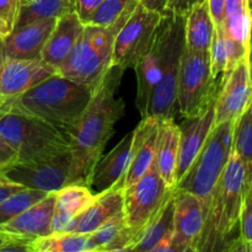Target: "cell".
I'll return each instance as SVG.
<instances>
[{"mask_svg":"<svg viewBox=\"0 0 252 252\" xmlns=\"http://www.w3.org/2000/svg\"><path fill=\"white\" fill-rule=\"evenodd\" d=\"M221 86L214 101V126L235 121L243 113L252 96L249 54L233 70L221 78Z\"/></svg>","mask_w":252,"mask_h":252,"instance_id":"cell-12","label":"cell"},{"mask_svg":"<svg viewBox=\"0 0 252 252\" xmlns=\"http://www.w3.org/2000/svg\"><path fill=\"white\" fill-rule=\"evenodd\" d=\"M36 252H95L89 234L61 231L36 239L32 243Z\"/></svg>","mask_w":252,"mask_h":252,"instance_id":"cell-31","label":"cell"},{"mask_svg":"<svg viewBox=\"0 0 252 252\" xmlns=\"http://www.w3.org/2000/svg\"><path fill=\"white\" fill-rule=\"evenodd\" d=\"M73 10H75V0H33L21 6L16 27L44 19H59Z\"/></svg>","mask_w":252,"mask_h":252,"instance_id":"cell-32","label":"cell"},{"mask_svg":"<svg viewBox=\"0 0 252 252\" xmlns=\"http://www.w3.org/2000/svg\"><path fill=\"white\" fill-rule=\"evenodd\" d=\"M218 84L212 74L209 52L184 47L177 79V108L182 117L194 118L216 101Z\"/></svg>","mask_w":252,"mask_h":252,"instance_id":"cell-7","label":"cell"},{"mask_svg":"<svg viewBox=\"0 0 252 252\" xmlns=\"http://www.w3.org/2000/svg\"><path fill=\"white\" fill-rule=\"evenodd\" d=\"M47 194V192L38 189H22L5 198L0 202V226L41 201Z\"/></svg>","mask_w":252,"mask_h":252,"instance_id":"cell-34","label":"cell"},{"mask_svg":"<svg viewBox=\"0 0 252 252\" xmlns=\"http://www.w3.org/2000/svg\"><path fill=\"white\" fill-rule=\"evenodd\" d=\"M132 144L133 132H130L103 159L98 160L89 186L94 194L102 193L116 184L123 189L122 182L132 158Z\"/></svg>","mask_w":252,"mask_h":252,"instance_id":"cell-19","label":"cell"},{"mask_svg":"<svg viewBox=\"0 0 252 252\" xmlns=\"http://www.w3.org/2000/svg\"><path fill=\"white\" fill-rule=\"evenodd\" d=\"M180 149V126L174 120L160 121L154 165L165 184L176 189V169Z\"/></svg>","mask_w":252,"mask_h":252,"instance_id":"cell-23","label":"cell"},{"mask_svg":"<svg viewBox=\"0 0 252 252\" xmlns=\"http://www.w3.org/2000/svg\"><path fill=\"white\" fill-rule=\"evenodd\" d=\"M25 189L21 185L17 184H4L0 185V202L4 201L5 198H7L9 196H11L15 192L20 191V189Z\"/></svg>","mask_w":252,"mask_h":252,"instance_id":"cell-45","label":"cell"},{"mask_svg":"<svg viewBox=\"0 0 252 252\" xmlns=\"http://www.w3.org/2000/svg\"><path fill=\"white\" fill-rule=\"evenodd\" d=\"M214 27H223L225 16V0H207Z\"/></svg>","mask_w":252,"mask_h":252,"instance_id":"cell-41","label":"cell"},{"mask_svg":"<svg viewBox=\"0 0 252 252\" xmlns=\"http://www.w3.org/2000/svg\"><path fill=\"white\" fill-rule=\"evenodd\" d=\"M164 19V16H162ZM165 56V26L161 20L152 46L143 54L142 58L135 64L134 70L137 74V97L135 106L142 115L145 116L150 95L155 85L159 83L162 70V62Z\"/></svg>","mask_w":252,"mask_h":252,"instance_id":"cell-15","label":"cell"},{"mask_svg":"<svg viewBox=\"0 0 252 252\" xmlns=\"http://www.w3.org/2000/svg\"><path fill=\"white\" fill-rule=\"evenodd\" d=\"M249 191L245 167L231 152L230 159L212 193L206 220L196 241L198 252H224L240 236V214Z\"/></svg>","mask_w":252,"mask_h":252,"instance_id":"cell-2","label":"cell"},{"mask_svg":"<svg viewBox=\"0 0 252 252\" xmlns=\"http://www.w3.org/2000/svg\"><path fill=\"white\" fill-rule=\"evenodd\" d=\"M58 19H44L16 27L4 39L7 59H38Z\"/></svg>","mask_w":252,"mask_h":252,"instance_id":"cell-18","label":"cell"},{"mask_svg":"<svg viewBox=\"0 0 252 252\" xmlns=\"http://www.w3.org/2000/svg\"><path fill=\"white\" fill-rule=\"evenodd\" d=\"M160 120L155 117L142 118L139 125L133 130L132 158L127 172L123 179V189L132 186L134 182L147 174L154 164L159 137Z\"/></svg>","mask_w":252,"mask_h":252,"instance_id":"cell-16","label":"cell"},{"mask_svg":"<svg viewBox=\"0 0 252 252\" xmlns=\"http://www.w3.org/2000/svg\"><path fill=\"white\" fill-rule=\"evenodd\" d=\"M20 10V0H0V41H4L15 30Z\"/></svg>","mask_w":252,"mask_h":252,"instance_id":"cell-35","label":"cell"},{"mask_svg":"<svg viewBox=\"0 0 252 252\" xmlns=\"http://www.w3.org/2000/svg\"><path fill=\"white\" fill-rule=\"evenodd\" d=\"M4 184H14V182L10 181V180L5 176L4 172L0 171V185H4Z\"/></svg>","mask_w":252,"mask_h":252,"instance_id":"cell-49","label":"cell"},{"mask_svg":"<svg viewBox=\"0 0 252 252\" xmlns=\"http://www.w3.org/2000/svg\"><path fill=\"white\" fill-rule=\"evenodd\" d=\"M93 93L89 86L56 73L6 106L41 118L68 134L85 111Z\"/></svg>","mask_w":252,"mask_h":252,"instance_id":"cell-3","label":"cell"},{"mask_svg":"<svg viewBox=\"0 0 252 252\" xmlns=\"http://www.w3.org/2000/svg\"><path fill=\"white\" fill-rule=\"evenodd\" d=\"M224 252H252V244L248 243L239 236L226 248Z\"/></svg>","mask_w":252,"mask_h":252,"instance_id":"cell-43","label":"cell"},{"mask_svg":"<svg viewBox=\"0 0 252 252\" xmlns=\"http://www.w3.org/2000/svg\"><path fill=\"white\" fill-rule=\"evenodd\" d=\"M89 235L95 252L132 249L134 245L132 234L126 224L123 211L108 219Z\"/></svg>","mask_w":252,"mask_h":252,"instance_id":"cell-27","label":"cell"},{"mask_svg":"<svg viewBox=\"0 0 252 252\" xmlns=\"http://www.w3.org/2000/svg\"><path fill=\"white\" fill-rule=\"evenodd\" d=\"M174 193L175 189L165 184L154 164L132 186L123 189V216L134 245Z\"/></svg>","mask_w":252,"mask_h":252,"instance_id":"cell-9","label":"cell"},{"mask_svg":"<svg viewBox=\"0 0 252 252\" xmlns=\"http://www.w3.org/2000/svg\"><path fill=\"white\" fill-rule=\"evenodd\" d=\"M17 162V154L6 140L0 135V171H6L9 167Z\"/></svg>","mask_w":252,"mask_h":252,"instance_id":"cell-40","label":"cell"},{"mask_svg":"<svg viewBox=\"0 0 252 252\" xmlns=\"http://www.w3.org/2000/svg\"><path fill=\"white\" fill-rule=\"evenodd\" d=\"M12 241H19V239H15V238H12V236H9V235H6V234H4L0 231V248H1V246L7 245V244L12 243ZM21 241H24V240H21Z\"/></svg>","mask_w":252,"mask_h":252,"instance_id":"cell-46","label":"cell"},{"mask_svg":"<svg viewBox=\"0 0 252 252\" xmlns=\"http://www.w3.org/2000/svg\"><path fill=\"white\" fill-rule=\"evenodd\" d=\"M57 73L38 59H7L0 74V108Z\"/></svg>","mask_w":252,"mask_h":252,"instance_id":"cell-13","label":"cell"},{"mask_svg":"<svg viewBox=\"0 0 252 252\" xmlns=\"http://www.w3.org/2000/svg\"><path fill=\"white\" fill-rule=\"evenodd\" d=\"M167 0H139L140 4L147 9L153 11L160 12L161 15L165 14V6H166Z\"/></svg>","mask_w":252,"mask_h":252,"instance_id":"cell-44","label":"cell"},{"mask_svg":"<svg viewBox=\"0 0 252 252\" xmlns=\"http://www.w3.org/2000/svg\"><path fill=\"white\" fill-rule=\"evenodd\" d=\"M102 252H135L134 249H120V250H111V251H102Z\"/></svg>","mask_w":252,"mask_h":252,"instance_id":"cell-51","label":"cell"},{"mask_svg":"<svg viewBox=\"0 0 252 252\" xmlns=\"http://www.w3.org/2000/svg\"><path fill=\"white\" fill-rule=\"evenodd\" d=\"M223 29L229 37L250 48L252 15L249 0H225Z\"/></svg>","mask_w":252,"mask_h":252,"instance_id":"cell-28","label":"cell"},{"mask_svg":"<svg viewBox=\"0 0 252 252\" xmlns=\"http://www.w3.org/2000/svg\"><path fill=\"white\" fill-rule=\"evenodd\" d=\"M0 252H36L34 251L32 243L29 241H12V243L7 244V245L1 246Z\"/></svg>","mask_w":252,"mask_h":252,"instance_id":"cell-42","label":"cell"},{"mask_svg":"<svg viewBox=\"0 0 252 252\" xmlns=\"http://www.w3.org/2000/svg\"><path fill=\"white\" fill-rule=\"evenodd\" d=\"M123 73L117 66L108 69L83 115L68 132L74 184L90 186L94 169L113 135L116 123L125 115V101L117 97Z\"/></svg>","mask_w":252,"mask_h":252,"instance_id":"cell-1","label":"cell"},{"mask_svg":"<svg viewBox=\"0 0 252 252\" xmlns=\"http://www.w3.org/2000/svg\"><path fill=\"white\" fill-rule=\"evenodd\" d=\"M162 16L160 12L147 9L139 2L129 19L121 27L113 39L112 66L134 68L155 38Z\"/></svg>","mask_w":252,"mask_h":252,"instance_id":"cell-10","label":"cell"},{"mask_svg":"<svg viewBox=\"0 0 252 252\" xmlns=\"http://www.w3.org/2000/svg\"><path fill=\"white\" fill-rule=\"evenodd\" d=\"M4 174L10 181L25 189L47 193L58 192L63 187L74 184L70 149L41 160L16 162Z\"/></svg>","mask_w":252,"mask_h":252,"instance_id":"cell-11","label":"cell"},{"mask_svg":"<svg viewBox=\"0 0 252 252\" xmlns=\"http://www.w3.org/2000/svg\"><path fill=\"white\" fill-rule=\"evenodd\" d=\"M172 233H174V196L143 231L139 240L132 249H134L135 252H148Z\"/></svg>","mask_w":252,"mask_h":252,"instance_id":"cell-33","label":"cell"},{"mask_svg":"<svg viewBox=\"0 0 252 252\" xmlns=\"http://www.w3.org/2000/svg\"><path fill=\"white\" fill-rule=\"evenodd\" d=\"M0 135L16 152L17 162L53 157L69 149L64 130L17 108H0Z\"/></svg>","mask_w":252,"mask_h":252,"instance_id":"cell-4","label":"cell"},{"mask_svg":"<svg viewBox=\"0 0 252 252\" xmlns=\"http://www.w3.org/2000/svg\"><path fill=\"white\" fill-rule=\"evenodd\" d=\"M102 1L103 0H75V12L84 25L88 24Z\"/></svg>","mask_w":252,"mask_h":252,"instance_id":"cell-39","label":"cell"},{"mask_svg":"<svg viewBox=\"0 0 252 252\" xmlns=\"http://www.w3.org/2000/svg\"><path fill=\"white\" fill-rule=\"evenodd\" d=\"M207 211L198 197L175 189L174 234L185 244H196L206 220Z\"/></svg>","mask_w":252,"mask_h":252,"instance_id":"cell-22","label":"cell"},{"mask_svg":"<svg viewBox=\"0 0 252 252\" xmlns=\"http://www.w3.org/2000/svg\"><path fill=\"white\" fill-rule=\"evenodd\" d=\"M204 0H167L164 15H176L186 16L196 5L201 4Z\"/></svg>","mask_w":252,"mask_h":252,"instance_id":"cell-37","label":"cell"},{"mask_svg":"<svg viewBox=\"0 0 252 252\" xmlns=\"http://www.w3.org/2000/svg\"><path fill=\"white\" fill-rule=\"evenodd\" d=\"M184 252H198V251H197L196 245H194V244H191V245H189L186 249H185Z\"/></svg>","mask_w":252,"mask_h":252,"instance_id":"cell-50","label":"cell"},{"mask_svg":"<svg viewBox=\"0 0 252 252\" xmlns=\"http://www.w3.org/2000/svg\"><path fill=\"white\" fill-rule=\"evenodd\" d=\"M185 17L164 15L165 56L161 76L150 95L144 117L150 116L160 121L174 120L177 107L180 59L185 47Z\"/></svg>","mask_w":252,"mask_h":252,"instance_id":"cell-8","label":"cell"},{"mask_svg":"<svg viewBox=\"0 0 252 252\" xmlns=\"http://www.w3.org/2000/svg\"><path fill=\"white\" fill-rule=\"evenodd\" d=\"M249 64H250V75H251V83H252V38L250 43V49H249Z\"/></svg>","mask_w":252,"mask_h":252,"instance_id":"cell-48","label":"cell"},{"mask_svg":"<svg viewBox=\"0 0 252 252\" xmlns=\"http://www.w3.org/2000/svg\"><path fill=\"white\" fill-rule=\"evenodd\" d=\"M231 152L243 162L250 186L252 184V96L245 110L234 122Z\"/></svg>","mask_w":252,"mask_h":252,"instance_id":"cell-29","label":"cell"},{"mask_svg":"<svg viewBox=\"0 0 252 252\" xmlns=\"http://www.w3.org/2000/svg\"><path fill=\"white\" fill-rule=\"evenodd\" d=\"M115 36L110 29L85 25L83 33L57 73L94 91L112 66Z\"/></svg>","mask_w":252,"mask_h":252,"instance_id":"cell-5","label":"cell"},{"mask_svg":"<svg viewBox=\"0 0 252 252\" xmlns=\"http://www.w3.org/2000/svg\"><path fill=\"white\" fill-rule=\"evenodd\" d=\"M96 199V194L84 185H68L56 192V208H54L52 234L61 233L76 216L85 211Z\"/></svg>","mask_w":252,"mask_h":252,"instance_id":"cell-24","label":"cell"},{"mask_svg":"<svg viewBox=\"0 0 252 252\" xmlns=\"http://www.w3.org/2000/svg\"><path fill=\"white\" fill-rule=\"evenodd\" d=\"M20 1H21V6H22V5H27V4H30V2L33 1V0H20Z\"/></svg>","mask_w":252,"mask_h":252,"instance_id":"cell-52","label":"cell"},{"mask_svg":"<svg viewBox=\"0 0 252 252\" xmlns=\"http://www.w3.org/2000/svg\"><path fill=\"white\" fill-rule=\"evenodd\" d=\"M214 24L207 0L196 5L185 17V47L194 52H209Z\"/></svg>","mask_w":252,"mask_h":252,"instance_id":"cell-26","label":"cell"},{"mask_svg":"<svg viewBox=\"0 0 252 252\" xmlns=\"http://www.w3.org/2000/svg\"><path fill=\"white\" fill-rule=\"evenodd\" d=\"M248 194H249V196H251V197H252V184L250 185V186H249V191H248Z\"/></svg>","mask_w":252,"mask_h":252,"instance_id":"cell-53","label":"cell"},{"mask_svg":"<svg viewBox=\"0 0 252 252\" xmlns=\"http://www.w3.org/2000/svg\"><path fill=\"white\" fill-rule=\"evenodd\" d=\"M138 5L139 0H103L88 24L110 29L117 33Z\"/></svg>","mask_w":252,"mask_h":252,"instance_id":"cell-30","label":"cell"},{"mask_svg":"<svg viewBox=\"0 0 252 252\" xmlns=\"http://www.w3.org/2000/svg\"><path fill=\"white\" fill-rule=\"evenodd\" d=\"M234 122L228 121L214 126L198 157L176 185L177 189L198 197L206 211H208L212 193L230 159Z\"/></svg>","mask_w":252,"mask_h":252,"instance_id":"cell-6","label":"cell"},{"mask_svg":"<svg viewBox=\"0 0 252 252\" xmlns=\"http://www.w3.org/2000/svg\"><path fill=\"white\" fill-rule=\"evenodd\" d=\"M84 27L85 25L79 19L75 10L59 17L56 27L42 49V61L58 70L83 33Z\"/></svg>","mask_w":252,"mask_h":252,"instance_id":"cell-21","label":"cell"},{"mask_svg":"<svg viewBox=\"0 0 252 252\" xmlns=\"http://www.w3.org/2000/svg\"><path fill=\"white\" fill-rule=\"evenodd\" d=\"M187 246H189L187 244L177 239L175 234L172 233L167 235L166 238L162 239L160 243H158L154 248L150 249L148 252H184Z\"/></svg>","mask_w":252,"mask_h":252,"instance_id":"cell-38","label":"cell"},{"mask_svg":"<svg viewBox=\"0 0 252 252\" xmlns=\"http://www.w3.org/2000/svg\"><path fill=\"white\" fill-rule=\"evenodd\" d=\"M54 208L56 192H51L14 219L2 224L0 231L19 240L33 243L36 239L52 234Z\"/></svg>","mask_w":252,"mask_h":252,"instance_id":"cell-14","label":"cell"},{"mask_svg":"<svg viewBox=\"0 0 252 252\" xmlns=\"http://www.w3.org/2000/svg\"><path fill=\"white\" fill-rule=\"evenodd\" d=\"M5 62H6V54H5L4 42L0 41V74H1L2 68H4Z\"/></svg>","mask_w":252,"mask_h":252,"instance_id":"cell-47","label":"cell"},{"mask_svg":"<svg viewBox=\"0 0 252 252\" xmlns=\"http://www.w3.org/2000/svg\"><path fill=\"white\" fill-rule=\"evenodd\" d=\"M240 238L252 244V197L246 194L240 214Z\"/></svg>","mask_w":252,"mask_h":252,"instance_id":"cell-36","label":"cell"},{"mask_svg":"<svg viewBox=\"0 0 252 252\" xmlns=\"http://www.w3.org/2000/svg\"><path fill=\"white\" fill-rule=\"evenodd\" d=\"M248 47L235 41L225 33L223 27H214L213 38L209 48L211 69L214 79H218L220 74L223 78L228 75L234 66L249 54Z\"/></svg>","mask_w":252,"mask_h":252,"instance_id":"cell-25","label":"cell"},{"mask_svg":"<svg viewBox=\"0 0 252 252\" xmlns=\"http://www.w3.org/2000/svg\"><path fill=\"white\" fill-rule=\"evenodd\" d=\"M123 211V189L116 184L102 193L96 194V199L79 216L68 224L64 231L91 234L105 221Z\"/></svg>","mask_w":252,"mask_h":252,"instance_id":"cell-20","label":"cell"},{"mask_svg":"<svg viewBox=\"0 0 252 252\" xmlns=\"http://www.w3.org/2000/svg\"><path fill=\"white\" fill-rule=\"evenodd\" d=\"M251 10V15H252V9H250Z\"/></svg>","mask_w":252,"mask_h":252,"instance_id":"cell-54","label":"cell"},{"mask_svg":"<svg viewBox=\"0 0 252 252\" xmlns=\"http://www.w3.org/2000/svg\"><path fill=\"white\" fill-rule=\"evenodd\" d=\"M185 120L186 122H184V125L180 127V149L176 169L177 184L192 166L203 148L209 133L213 129L214 102L197 117L185 118Z\"/></svg>","mask_w":252,"mask_h":252,"instance_id":"cell-17","label":"cell"}]
</instances>
